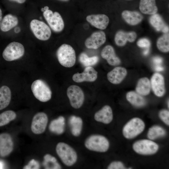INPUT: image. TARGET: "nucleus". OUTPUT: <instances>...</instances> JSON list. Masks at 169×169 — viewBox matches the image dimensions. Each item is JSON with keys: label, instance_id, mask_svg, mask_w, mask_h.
Masks as SVG:
<instances>
[{"label": "nucleus", "instance_id": "37", "mask_svg": "<svg viewBox=\"0 0 169 169\" xmlns=\"http://www.w3.org/2000/svg\"><path fill=\"white\" fill-rule=\"evenodd\" d=\"M137 44L140 47L147 48L150 47L151 43L148 39L146 38H142L137 41Z\"/></svg>", "mask_w": 169, "mask_h": 169}, {"label": "nucleus", "instance_id": "34", "mask_svg": "<svg viewBox=\"0 0 169 169\" xmlns=\"http://www.w3.org/2000/svg\"><path fill=\"white\" fill-rule=\"evenodd\" d=\"M16 117V113L12 110L5 111L0 114V126L7 124Z\"/></svg>", "mask_w": 169, "mask_h": 169}, {"label": "nucleus", "instance_id": "4", "mask_svg": "<svg viewBox=\"0 0 169 169\" xmlns=\"http://www.w3.org/2000/svg\"><path fill=\"white\" fill-rule=\"evenodd\" d=\"M24 52V48L22 44L18 42H13L6 46L2 52V55L4 60L10 62L22 57Z\"/></svg>", "mask_w": 169, "mask_h": 169}, {"label": "nucleus", "instance_id": "26", "mask_svg": "<svg viewBox=\"0 0 169 169\" xmlns=\"http://www.w3.org/2000/svg\"><path fill=\"white\" fill-rule=\"evenodd\" d=\"M151 89L150 81L149 79L146 77H142L137 81L136 91L143 96H146L150 94Z\"/></svg>", "mask_w": 169, "mask_h": 169}, {"label": "nucleus", "instance_id": "22", "mask_svg": "<svg viewBox=\"0 0 169 169\" xmlns=\"http://www.w3.org/2000/svg\"><path fill=\"white\" fill-rule=\"evenodd\" d=\"M122 16L128 23L132 25L138 24L141 22L143 18L142 15L138 12L126 10L122 12Z\"/></svg>", "mask_w": 169, "mask_h": 169}, {"label": "nucleus", "instance_id": "5", "mask_svg": "<svg viewBox=\"0 0 169 169\" xmlns=\"http://www.w3.org/2000/svg\"><path fill=\"white\" fill-rule=\"evenodd\" d=\"M32 91L35 97L40 101L46 102L52 96V91L48 85L40 79L35 80L31 86Z\"/></svg>", "mask_w": 169, "mask_h": 169}, {"label": "nucleus", "instance_id": "3", "mask_svg": "<svg viewBox=\"0 0 169 169\" xmlns=\"http://www.w3.org/2000/svg\"><path fill=\"white\" fill-rule=\"evenodd\" d=\"M84 145L88 150L97 152L106 151L109 147V142L105 136L99 135H92L86 140Z\"/></svg>", "mask_w": 169, "mask_h": 169}, {"label": "nucleus", "instance_id": "12", "mask_svg": "<svg viewBox=\"0 0 169 169\" xmlns=\"http://www.w3.org/2000/svg\"><path fill=\"white\" fill-rule=\"evenodd\" d=\"M150 81L151 88L154 94L158 97L163 96L166 93L163 76L159 73H155L152 76Z\"/></svg>", "mask_w": 169, "mask_h": 169}, {"label": "nucleus", "instance_id": "32", "mask_svg": "<svg viewBox=\"0 0 169 169\" xmlns=\"http://www.w3.org/2000/svg\"><path fill=\"white\" fill-rule=\"evenodd\" d=\"M156 45L158 49L161 51L168 52L169 51V34L166 33L157 40Z\"/></svg>", "mask_w": 169, "mask_h": 169}, {"label": "nucleus", "instance_id": "16", "mask_svg": "<svg viewBox=\"0 0 169 169\" xmlns=\"http://www.w3.org/2000/svg\"><path fill=\"white\" fill-rule=\"evenodd\" d=\"M13 144L10 136L7 133L0 134V156L9 155L13 149Z\"/></svg>", "mask_w": 169, "mask_h": 169}, {"label": "nucleus", "instance_id": "36", "mask_svg": "<svg viewBox=\"0 0 169 169\" xmlns=\"http://www.w3.org/2000/svg\"><path fill=\"white\" fill-rule=\"evenodd\" d=\"M108 169H126L123 163L120 161H114L111 162L107 167Z\"/></svg>", "mask_w": 169, "mask_h": 169}, {"label": "nucleus", "instance_id": "8", "mask_svg": "<svg viewBox=\"0 0 169 169\" xmlns=\"http://www.w3.org/2000/svg\"><path fill=\"white\" fill-rule=\"evenodd\" d=\"M43 15L53 31L59 32L63 30L64 28V23L61 15L58 12L53 13L48 9L43 12Z\"/></svg>", "mask_w": 169, "mask_h": 169}, {"label": "nucleus", "instance_id": "43", "mask_svg": "<svg viewBox=\"0 0 169 169\" xmlns=\"http://www.w3.org/2000/svg\"><path fill=\"white\" fill-rule=\"evenodd\" d=\"M3 17L2 11L1 8H0V26Z\"/></svg>", "mask_w": 169, "mask_h": 169}, {"label": "nucleus", "instance_id": "28", "mask_svg": "<svg viewBox=\"0 0 169 169\" xmlns=\"http://www.w3.org/2000/svg\"><path fill=\"white\" fill-rule=\"evenodd\" d=\"M69 124L72 134L75 136H79L82 130L83 121L82 119L78 116L72 115L69 118Z\"/></svg>", "mask_w": 169, "mask_h": 169}, {"label": "nucleus", "instance_id": "2", "mask_svg": "<svg viewBox=\"0 0 169 169\" xmlns=\"http://www.w3.org/2000/svg\"><path fill=\"white\" fill-rule=\"evenodd\" d=\"M57 154L62 162L66 166H71L74 164L77 159V155L74 149L68 144L59 142L56 147Z\"/></svg>", "mask_w": 169, "mask_h": 169}, {"label": "nucleus", "instance_id": "25", "mask_svg": "<svg viewBox=\"0 0 169 169\" xmlns=\"http://www.w3.org/2000/svg\"><path fill=\"white\" fill-rule=\"evenodd\" d=\"M139 9L142 13L147 14H156L158 10L156 0H140Z\"/></svg>", "mask_w": 169, "mask_h": 169}, {"label": "nucleus", "instance_id": "21", "mask_svg": "<svg viewBox=\"0 0 169 169\" xmlns=\"http://www.w3.org/2000/svg\"><path fill=\"white\" fill-rule=\"evenodd\" d=\"M18 22L17 17L11 14L3 17L0 26V30L3 33H6L17 25Z\"/></svg>", "mask_w": 169, "mask_h": 169}, {"label": "nucleus", "instance_id": "17", "mask_svg": "<svg viewBox=\"0 0 169 169\" xmlns=\"http://www.w3.org/2000/svg\"><path fill=\"white\" fill-rule=\"evenodd\" d=\"M127 74V71L125 68L118 66L115 68L107 73V78L111 83L118 84L124 80Z\"/></svg>", "mask_w": 169, "mask_h": 169}, {"label": "nucleus", "instance_id": "15", "mask_svg": "<svg viewBox=\"0 0 169 169\" xmlns=\"http://www.w3.org/2000/svg\"><path fill=\"white\" fill-rule=\"evenodd\" d=\"M86 20L92 26L101 30L107 28L109 22L108 17L104 14L89 15L86 17Z\"/></svg>", "mask_w": 169, "mask_h": 169}, {"label": "nucleus", "instance_id": "44", "mask_svg": "<svg viewBox=\"0 0 169 169\" xmlns=\"http://www.w3.org/2000/svg\"><path fill=\"white\" fill-rule=\"evenodd\" d=\"M3 163L1 161H0V169L3 168Z\"/></svg>", "mask_w": 169, "mask_h": 169}, {"label": "nucleus", "instance_id": "41", "mask_svg": "<svg viewBox=\"0 0 169 169\" xmlns=\"http://www.w3.org/2000/svg\"><path fill=\"white\" fill-rule=\"evenodd\" d=\"M11 2H14L19 4H23L24 3L26 0H8Z\"/></svg>", "mask_w": 169, "mask_h": 169}, {"label": "nucleus", "instance_id": "6", "mask_svg": "<svg viewBox=\"0 0 169 169\" xmlns=\"http://www.w3.org/2000/svg\"><path fill=\"white\" fill-rule=\"evenodd\" d=\"M145 127L144 122L139 118H134L129 120L124 126L122 132L127 139L134 138L141 134Z\"/></svg>", "mask_w": 169, "mask_h": 169}, {"label": "nucleus", "instance_id": "13", "mask_svg": "<svg viewBox=\"0 0 169 169\" xmlns=\"http://www.w3.org/2000/svg\"><path fill=\"white\" fill-rule=\"evenodd\" d=\"M106 39L105 34L104 32L96 31L86 39L85 45L88 49H97L105 43Z\"/></svg>", "mask_w": 169, "mask_h": 169}, {"label": "nucleus", "instance_id": "1", "mask_svg": "<svg viewBox=\"0 0 169 169\" xmlns=\"http://www.w3.org/2000/svg\"><path fill=\"white\" fill-rule=\"evenodd\" d=\"M56 55L59 63L64 67H71L75 64V52L69 45L63 44L61 45L57 51Z\"/></svg>", "mask_w": 169, "mask_h": 169}, {"label": "nucleus", "instance_id": "23", "mask_svg": "<svg viewBox=\"0 0 169 169\" xmlns=\"http://www.w3.org/2000/svg\"><path fill=\"white\" fill-rule=\"evenodd\" d=\"M126 97L128 102L136 107H143L146 103V100L143 96L136 91H131L128 92L126 94Z\"/></svg>", "mask_w": 169, "mask_h": 169}, {"label": "nucleus", "instance_id": "9", "mask_svg": "<svg viewBox=\"0 0 169 169\" xmlns=\"http://www.w3.org/2000/svg\"><path fill=\"white\" fill-rule=\"evenodd\" d=\"M133 148L137 153L143 155L155 153L159 148L158 145L154 142L147 139L140 140L134 143Z\"/></svg>", "mask_w": 169, "mask_h": 169}, {"label": "nucleus", "instance_id": "33", "mask_svg": "<svg viewBox=\"0 0 169 169\" xmlns=\"http://www.w3.org/2000/svg\"><path fill=\"white\" fill-rule=\"evenodd\" d=\"M99 57L97 56L89 57L84 53L80 54L79 56V60L84 66H91L96 64L99 61Z\"/></svg>", "mask_w": 169, "mask_h": 169}, {"label": "nucleus", "instance_id": "42", "mask_svg": "<svg viewBox=\"0 0 169 169\" xmlns=\"http://www.w3.org/2000/svg\"><path fill=\"white\" fill-rule=\"evenodd\" d=\"M149 52V48H146V49L144 50L143 52V54L145 56L147 55Z\"/></svg>", "mask_w": 169, "mask_h": 169}, {"label": "nucleus", "instance_id": "27", "mask_svg": "<svg viewBox=\"0 0 169 169\" xmlns=\"http://www.w3.org/2000/svg\"><path fill=\"white\" fill-rule=\"evenodd\" d=\"M151 25L157 31L164 33L169 31V27L165 24L161 17L158 14H153L149 19Z\"/></svg>", "mask_w": 169, "mask_h": 169}, {"label": "nucleus", "instance_id": "45", "mask_svg": "<svg viewBox=\"0 0 169 169\" xmlns=\"http://www.w3.org/2000/svg\"><path fill=\"white\" fill-rule=\"evenodd\" d=\"M169 100H168V101H167V106L168 108H169Z\"/></svg>", "mask_w": 169, "mask_h": 169}, {"label": "nucleus", "instance_id": "24", "mask_svg": "<svg viewBox=\"0 0 169 169\" xmlns=\"http://www.w3.org/2000/svg\"><path fill=\"white\" fill-rule=\"evenodd\" d=\"M11 99V92L9 87L3 85L0 87V110L9 105Z\"/></svg>", "mask_w": 169, "mask_h": 169}, {"label": "nucleus", "instance_id": "11", "mask_svg": "<svg viewBox=\"0 0 169 169\" xmlns=\"http://www.w3.org/2000/svg\"><path fill=\"white\" fill-rule=\"evenodd\" d=\"M48 122L47 115L43 112L37 113L33 116L31 125L32 132L36 134H41L45 130Z\"/></svg>", "mask_w": 169, "mask_h": 169}, {"label": "nucleus", "instance_id": "14", "mask_svg": "<svg viewBox=\"0 0 169 169\" xmlns=\"http://www.w3.org/2000/svg\"><path fill=\"white\" fill-rule=\"evenodd\" d=\"M97 78V72L91 66L86 67L81 73H77L74 74L72 79L77 83L84 81L93 82Z\"/></svg>", "mask_w": 169, "mask_h": 169}, {"label": "nucleus", "instance_id": "30", "mask_svg": "<svg viewBox=\"0 0 169 169\" xmlns=\"http://www.w3.org/2000/svg\"><path fill=\"white\" fill-rule=\"evenodd\" d=\"M43 166L45 169H61V166L54 157L49 154H46L44 157Z\"/></svg>", "mask_w": 169, "mask_h": 169}, {"label": "nucleus", "instance_id": "39", "mask_svg": "<svg viewBox=\"0 0 169 169\" xmlns=\"http://www.w3.org/2000/svg\"><path fill=\"white\" fill-rule=\"evenodd\" d=\"M153 62L156 65H160L162 63L163 59L160 57H155L153 59Z\"/></svg>", "mask_w": 169, "mask_h": 169}, {"label": "nucleus", "instance_id": "18", "mask_svg": "<svg viewBox=\"0 0 169 169\" xmlns=\"http://www.w3.org/2000/svg\"><path fill=\"white\" fill-rule=\"evenodd\" d=\"M101 55L111 66H117L121 63L120 59L116 55L114 49L111 45L105 46L101 51Z\"/></svg>", "mask_w": 169, "mask_h": 169}, {"label": "nucleus", "instance_id": "31", "mask_svg": "<svg viewBox=\"0 0 169 169\" xmlns=\"http://www.w3.org/2000/svg\"><path fill=\"white\" fill-rule=\"evenodd\" d=\"M166 131L162 127L158 125H154L149 128L147 136L150 140H154L158 137L165 136Z\"/></svg>", "mask_w": 169, "mask_h": 169}, {"label": "nucleus", "instance_id": "20", "mask_svg": "<svg viewBox=\"0 0 169 169\" xmlns=\"http://www.w3.org/2000/svg\"><path fill=\"white\" fill-rule=\"evenodd\" d=\"M136 37V34L134 32H125L120 31L116 33L115 36V41L117 46H124L128 41L130 42H134Z\"/></svg>", "mask_w": 169, "mask_h": 169}, {"label": "nucleus", "instance_id": "10", "mask_svg": "<svg viewBox=\"0 0 169 169\" xmlns=\"http://www.w3.org/2000/svg\"><path fill=\"white\" fill-rule=\"evenodd\" d=\"M67 95L71 106L76 109L80 108L84 100V94L81 88L76 85L69 86L67 90Z\"/></svg>", "mask_w": 169, "mask_h": 169}, {"label": "nucleus", "instance_id": "46", "mask_svg": "<svg viewBox=\"0 0 169 169\" xmlns=\"http://www.w3.org/2000/svg\"><path fill=\"white\" fill-rule=\"evenodd\" d=\"M59 0L62 1H67L69 0Z\"/></svg>", "mask_w": 169, "mask_h": 169}, {"label": "nucleus", "instance_id": "29", "mask_svg": "<svg viewBox=\"0 0 169 169\" xmlns=\"http://www.w3.org/2000/svg\"><path fill=\"white\" fill-rule=\"evenodd\" d=\"M65 120L64 117L60 116L52 120L49 125L50 131L58 135L61 134L64 131Z\"/></svg>", "mask_w": 169, "mask_h": 169}, {"label": "nucleus", "instance_id": "7", "mask_svg": "<svg viewBox=\"0 0 169 169\" xmlns=\"http://www.w3.org/2000/svg\"><path fill=\"white\" fill-rule=\"evenodd\" d=\"M30 25L32 32L38 39L46 41L50 38L51 34V29L43 22L34 19L31 21Z\"/></svg>", "mask_w": 169, "mask_h": 169}, {"label": "nucleus", "instance_id": "40", "mask_svg": "<svg viewBox=\"0 0 169 169\" xmlns=\"http://www.w3.org/2000/svg\"><path fill=\"white\" fill-rule=\"evenodd\" d=\"M155 69L157 71H161L164 70V68L160 65H156L155 66Z\"/></svg>", "mask_w": 169, "mask_h": 169}, {"label": "nucleus", "instance_id": "19", "mask_svg": "<svg viewBox=\"0 0 169 169\" xmlns=\"http://www.w3.org/2000/svg\"><path fill=\"white\" fill-rule=\"evenodd\" d=\"M113 115L112 110L110 106L105 105L96 112L94 119L97 121L105 124L110 123L112 121Z\"/></svg>", "mask_w": 169, "mask_h": 169}, {"label": "nucleus", "instance_id": "38", "mask_svg": "<svg viewBox=\"0 0 169 169\" xmlns=\"http://www.w3.org/2000/svg\"><path fill=\"white\" fill-rule=\"evenodd\" d=\"M39 165L38 162L34 159L31 160L28 163V164L24 166L23 169H38Z\"/></svg>", "mask_w": 169, "mask_h": 169}, {"label": "nucleus", "instance_id": "35", "mask_svg": "<svg viewBox=\"0 0 169 169\" xmlns=\"http://www.w3.org/2000/svg\"><path fill=\"white\" fill-rule=\"evenodd\" d=\"M159 115L161 120L166 125H169V111L168 110L163 109L159 112Z\"/></svg>", "mask_w": 169, "mask_h": 169}]
</instances>
